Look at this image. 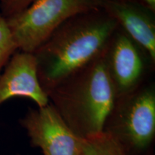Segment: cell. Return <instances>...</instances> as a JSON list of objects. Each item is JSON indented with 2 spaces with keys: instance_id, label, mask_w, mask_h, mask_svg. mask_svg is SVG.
<instances>
[{
  "instance_id": "obj_8",
  "label": "cell",
  "mask_w": 155,
  "mask_h": 155,
  "mask_svg": "<svg viewBox=\"0 0 155 155\" xmlns=\"http://www.w3.org/2000/svg\"><path fill=\"white\" fill-rule=\"evenodd\" d=\"M101 8L116 21L155 65V12L129 0H101Z\"/></svg>"
},
{
  "instance_id": "obj_11",
  "label": "cell",
  "mask_w": 155,
  "mask_h": 155,
  "mask_svg": "<svg viewBox=\"0 0 155 155\" xmlns=\"http://www.w3.org/2000/svg\"><path fill=\"white\" fill-rule=\"evenodd\" d=\"M34 0H2V15L9 17L26 9Z\"/></svg>"
},
{
  "instance_id": "obj_5",
  "label": "cell",
  "mask_w": 155,
  "mask_h": 155,
  "mask_svg": "<svg viewBox=\"0 0 155 155\" xmlns=\"http://www.w3.org/2000/svg\"><path fill=\"white\" fill-rule=\"evenodd\" d=\"M104 58L116 98L140 86L147 81L148 70L154 69L144 50L119 26L108 42Z\"/></svg>"
},
{
  "instance_id": "obj_7",
  "label": "cell",
  "mask_w": 155,
  "mask_h": 155,
  "mask_svg": "<svg viewBox=\"0 0 155 155\" xmlns=\"http://www.w3.org/2000/svg\"><path fill=\"white\" fill-rule=\"evenodd\" d=\"M16 97L30 98L38 107L49 104L48 95L39 81L33 53L15 52L0 76V106Z\"/></svg>"
},
{
  "instance_id": "obj_12",
  "label": "cell",
  "mask_w": 155,
  "mask_h": 155,
  "mask_svg": "<svg viewBox=\"0 0 155 155\" xmlns=\"http://www.w3.org/2000/svg\"><path fill=\"white\" fill-rule=\"evenodd\" d=\"M129 1L135 2L144 6L147 8L150 9L151 11L155 12V0H129Z\"/></svg>"
},
{
  "instance_id": "obj_4",
  "label": "cell",
  "mask_w": 155,
  "mask_h": 155,
  "mask_svg": "<svg viewBox=\"0 0 155 155\" xmlns=\"http://www.w3.org/2000/svg\"><path fill=\"white\" fill-rule=\"evenodd\" d=\"M101 0H34L5 17L17 50L34 53L60 25L78 13L101 8Z\"/></svg>"
},
{
  "instance_id": "obj_9",
  "label": "cell",
  "mask_w": 155,
  "mask_h": 155,
  "mask_svg": "<svg viewBox=\"0 0 155 155\" xmlns=\"http://www.w3.org/2000/svg\"><path fill=\"white\" fill-rule=\"evenodd\" d=\"M80 155H129L107 133L83 139Z\"/></svg>"
},
{
  "instance_id": "obj_1",
  "label": "cell",
  "mask_w": 155,
  "mask_h": 155,
  "mask_svg": "<svg viewBox=\"0 0 155 155\" xmlns=\"http://www.w3.org/2000/svg\"><path fill=\"white\" fill-rule=\"evenodd\" d=\"M117 23L101 8L78 13L60 25L33 53L46 94L104 53Z\"/></svg>"
},
{
  "instance_id": "obj_3",
  "label": "cell",
  "mask_w": 155,
  "mask_h": 155,
  "mask_svg": "<svg viewBox=\"0 0 155 155\" xmlns=\"http://www.w3.org/2000/svg\"><path fill=\"white\" fill-rule=\"evenodd\" d=\"M103 131L129 155H154V83L146 81L133 91L116 98Z\"/></svg>"
},
{
  "instance_id": "obj_10",
  "label": "cell",
  "mask_w": 155,
  "mask_h": 155,
  "mask_svg": "<svg viewBox=\"0 0 155 155\" xmlns=\"http://www.w3.org/2000/svg\"><path fill=\"white\" fill-rule=\"evenodd\" d=\"M17 50L7 19L0 15V71Z\"/></svg>"
},
{
  "instance_id": "obj_6",
  "label": "cell",
  "mask_w": 155,
  "mask_h": 155,
  "mask_svg": "<svg viewBox=\"0 0 155 155\" xmlns=\"http://www.w3.org/2000/svg\"><path fill=\"white\" fill-rule=\"evenodd\" d=\"M19 122L31 145L40 149L43 155H80L83 139L68 127L50 103L29 109Z\"/></svg>"
},
{
  "instance_id": "obj_2",
  "label": "cell",
  "mask_w": 155,
  "mask_h": 155,
  "mask_svg": "<svg viewBox=\"0 0 155 155\" xmlns=\"http://www.w3.org/2000/svg\"><path fill=\"white\" fill-rule=\"evenodd\" d=\"M48 96L50 104L79 137L86 139L102 132L116 99L104 53L64 79Z\"/></svg>"
},
{
  "instance_id": "obj_13",
  "label": "cell",
  "mask_w": 155,
  "mask_h": 155,
  "mask_svg": "<svg viewBox=\"0 0 155 155\" xmlns=\"http://www.w3.org/2000/svg\"><path fill=\"white\" fill-rule=\"evenodd\" d=\"M1 1H2V0H1Z\"/></svg>"
}]
</instances>
